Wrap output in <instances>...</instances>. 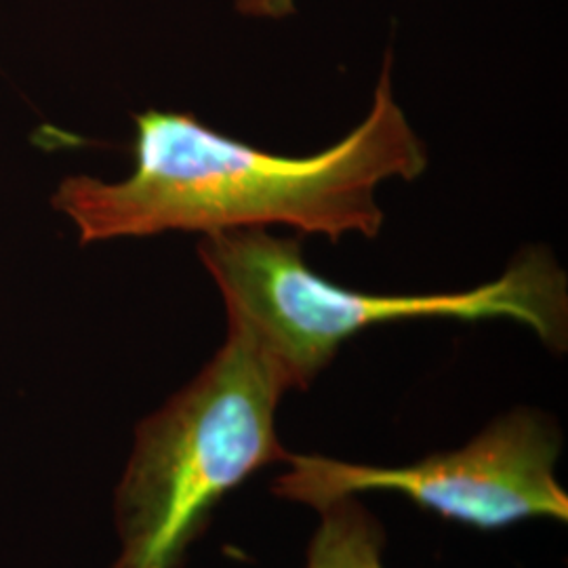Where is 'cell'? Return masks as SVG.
Listing matches in <instances>:
<instances>
[{
  "instance_id": "6da1fadb",
  "label": "cell",
  "mask_w": 568,
  "mask_h": 568,
  "mask_svg": "<svg viewBox=\"0 0 568 568\" xmlns=\"http://www.w3.org/2000/svg\"><path fill=\"white\" fill-rule=\"evenodd\" d=\"M387 53L365 121L310 156L272 154L217 133L185 112L135 114L133 173L119 183L61 182L53 206L81 232L82 244L156 236L293 227L337 243L375 239L384 225L377 187L415 182L427 148L394 98Z\"/></svg>"
},
{
  "instance_id": "7a4b0ae2",
  "label": "cell",
  "mask_w": 568,
  "mask_h": 568,
  "mask_svg": "<svg viewBox=\"0 0 568 568\" xmlns=\"http://www.w3.org/2000/svg\"><path fill=\"white\" fill-rule=\"evenodd\" d=\"M224 297L227 323L244 326L307 389L345 342L400 321H514L551 352L568 345V281L546 246L523 248L490 283L426 295L365 293L331 283L305 262L297 239L267 230L206 234L199 246Z\"/></svg>"
},
{
  "instance_id": "3957f363",
  "label": "cell",
  "mask_w": 568,
  "mask_h": 568,
  "mask_svg": "<svg viewBox=\"0 0 568 568\" xmlns=\"http://www.w3.org/2000/svg\"><path fill=\"white\" fill-rule=\"evenodd\" d=\"M291 382L244 326L203 371L145 417L116 488L121 556L112 568H183L190 548L234 488L288 464L276 410Z\"/></svg>"
},
{
  "instance_id": "277c9868",
  "label": "cell",
  "mask_w": 568,
  "mask_h": 568,
  "mask_svg": "<svg viewBox=\"0 0 568 568\" xmlns=\"http://www.w3.org/2000/svg\"><path fill=\"white\" fill-rule=\"evenodd\" d=\"M562 443L554 417L518 406L490 422L466 447L408 466H365L291 453V467L272 483V493L314 509L337 497L398 493L443 520L483 532L527 520L567 525L568 495L556 478Z\"/></svg>"
},
{
  "instance_id": "5b68a950",
  "label": "cell",
  "mask_w": 568,
  "mask_h": 568,
  "mask_svg": "<svg viewBox=\"0 0 568 568\" xmlns=\"http://www.w3.org/2000/svg\"><path fill=\"white\" fill-rule=\"evenodd\" d=\"M318 514L305 568H386V528L356 497H337Z\"/></svg>"
},
{
  "instance_id": "8992f818",
  "label": "cell",
  "mask_w": 568,
  "mask_h": 568,
  "mask_svg": "<svg viewBox=\"0 0 568 568\" xmlns=\"http://www.w3.org/2000/svg\"><path fill=\"white\" fill-rule=\"evenodd\" d=\"M297 0H236V11L246 18L283 20L295 13Z\"/></svg>"
}]
</instances>
